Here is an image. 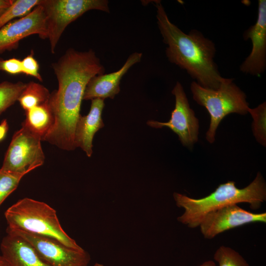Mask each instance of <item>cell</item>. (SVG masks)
Instances as JSON below:
<instances>
[{"mask_svg": "<svg viewBox=\"0 0 266 266\" xmlns=\"http://www.w3.org/2000/svg\"><path fill=\"white\" fill-rule=\"evenodd\" d=\"M26 174L11 172L0 169V206L17 188Z\"/></svg>", "mask_w": 266, "mask_h": 266, "instance_id": "obj_22", "label": "cell"}, {"mask_svg": "<svg viewBox=\"0 0 266 266\" xmlns=\"http://www.w3.org/2000/svg\"><path fill=\"white\" fill-rule=\"evenodd\" d=\"M6 232L0 249L9 266H50L27 241L9 231Z\"/></svg>", "mask_w": 266, "mask_h": 266, "instance_id": "obj_14", "label": "cell"}, {"mask_svg": "<svg viewBox=\"0 0 266 266\" xmlns=\"http://www.w3.org/2000/svg\"><path fill=\"white\" fill-rule=\"evenodd\" d=\"M8 124L6 119L3 120L0 123V141L4 139L8 130Z\"/></svg>", "mask_w": 266, "mask_h": 266, "instance_id": "obj_25", "label": "cell"}, {"mask_svg": "<svg viewBox=\"0 0 266 266\" xmlns=\"http://www.w3.org/2000/svg\"><path fill=\"white\" fill-rule=\"evenodd\" d=\"M51 94L44 86L34 82L27 83L18 101L25 111L48 101Z\"/></svg>", "mask_w": 266, "mask_h": 266, "instance_id": "obj_17", "label": "cell"}, {"mask_svg": "<svg viewBox=\"0 0 266 266\" xmlns=\"http://www.w3.org/2000/svg\"><path fill=\"white\" fill-rule=\"evenodd\" d=\"M176 205L184 209L177 221L190 228L199 226L208 212L233 204L246 202L253 210L259 209L266 200V184L259 172L253 181L246 187L239 189L233 181L220 184L210 195L201 199H193L173 193Z\"/></svg>", "mask_w": 266, "mask_h": 266, "instance_id": "obj_3", "label": "cell"}, {"mask_svg": "<svg viewBox=\"0 0 266 266\" xmlns=\"http://www.w3.org/2000/svg\"><path fill=\"white\" fill-rule=\"evenodd\" d=\"M13 0H0V15L11 4Z\"/></svg>", "mask_w": 266, "mask_h": 266, "instance_id": "obj_26", "label": "cell"}, {"mask_svg": "<svg viewBox=\"0 0 266 266\" xmlns=\"http://www.w3.org/2000/svg\"><path fill=\"white\" fill-rule=\"evenodd\" d=\"M32 34L47 38L46 15L40 3L26 15L0 29V53L16 48L21 40Z\"/></svg>", "mask_w": 266, "mask_h": 266, "instance_id": "obj_11", "label": "cell"}, {"mask_svg": "<svg viewBox=\"0 0 266 266\" xmlns=\"http://www.w3.org/2000/svg\"><path fill=\"white\" fill-rule=\"evenodd\" d=\"M248 112L253 119L252 130L257 140L264 146L266 145V102L260 104L256 108H250Z\"/></svg>", "mask_w": 266, "mask_h": 266, "instance_id": "obj_20", "label": "cell"}, {"mask_svg": "<svg viewBox=\"0 0 266 266\" xmlns=\"http://www.w3.org/2000/svg\"><path fill=\"white\" fill-rule=\"evenodd\" d=\"M190 88L193 99L210 115L206 138L211 143L215 140L216 130L223 118L231 113L246 114L250 109L245 94L232 78H225L217 89L204 88L196 81L191 83Z\"/></svg>", "mask_w": 266, "mask_h": 266, "instance_id": "obj_5", "label": "cell"}, {"mask_svg": "<svg viewBox=\"0 0 266 266\" xmlns=\"http://www.w3.org/2000/svg\"><path fill=\"white\" fill-rule=\"evenodd\" d=\"M93 266H104L103 264L96 263Z\"/></svg>", "mask_w": 266, "mask_h": 266, "instance_id": "obj_29", "label": "cell"}, {"mask_svg": "<svg viewBox=\"0 0 266 266\" xmlns=\"http://www.w3.org/2000/svg\"><path fill=\"white\" fill-rule=\"evenodd\" d=\"M157 24L167 45L168 61L185 70L204 88L217 89L225 78L214 62V43L197 30L186 33L173 24L160 1L155 2Z\"/></svg>", "mask_w": 266, "mask_h": 266, "instance_id": "obj_2", "label": "cell"}, {"mask_svg": "<svg viewBox=\"0 0 266 266\" xmlns=\"http://www.w3.org/2000/svg\"><path fill=\"white\" fill-rule=\"evenodd\" d=\"M21 63L22 73L33 76L40 81H42L39 72V65L33 57V53L25 57L21 60Z\"/></svg>", "mask_w": 266, "mask_h": 266, "instance_id": "obj_23", "label": "cell"}, {"mask_svg": "<svg viewBox=\"0 0 266 266\" xmlns=\"http://www.w3.org/2000/svg\"><path fill=\"white\" fill-rule=\"evenodd\" d=\"M142 56L141 53H133L118 70L92 77L86 86L83 100L114 99L120 92V84L122 77L133 66L140 62Z\"/></svg>", "mask_w": 266, "mask_h": 266, "instance_id": "obj_13", "label": "cell"}, {"mask_svg": "<svg viewBox=\"0 0 266 266\" xmlns=\"http://www.w3.org/2000/svg\"><path fill=\"white\" fill-rule=\"evenodd\" d=\"M25 115L26 118L22 126L43 140L54 123V117L48 101L25 111Z\"/></svg>", "mask_w": 266, "mask_h": 266, "instance_id": "obj_16", "label": "cell"}, {"mask_svg": "<svg viewBox=\"0 0 266 266\" xmlns=\"http://www.w3.org/2000/svg\"><path fill=\"white\" fill-rule=\"evenodd\" d=\"M199 266H216L215 263L211 261H207Z\"/></svg>", "mask_w": 266, "mask_h": 266, "instance_id": "obj_27", "label": "cell"}, {"mask_svg": "<svg viewBox=\"0 0 266 266\" xmlns=\"http://www.w3.org/2000/svg\"><path fill=\"white\" fill-rule=\"evenodd\" d=\"M4 216L8 229L49 237L69 248L83 250L63 230L56 210L44 202L23 198L10 206Z\"/></svg>", "mask_w": 266, "mask_h": 266, "instance_id": "obj_4", "label": "cell"}, {"mask_svg": "<svg viewBox=\"0 0 266 266\" xmlns=\"http://www.w3.org/2000/svg\"><path fill=\"white\" fill-rule=\"evenodd\" d=\"M6 230L27 241L50 266H87L90 262L89 254L84 249L77 250L69 248L59 241L47 236L19 230L7 228Z\"/></svg>", "mask_w": 266, "mask_h": 266, "instance_id": "obj_8", "label": "cell"}, {"mask_svg": "<svg viewBox=\"0 0 266 266\" xmlns=\"http://www.w3.org/2000/svg\"><path fill=\"white\" fill-rule=\"evenodd\" d=\"M41 0H13L11 4L0 15V29L15 18L30 12Z\"/></svg>", "mask_w": 266, "mask_h": 266, "instance_id": "obj_18", "label": "cell"}, {"mask_svg": "<svg viewBox=\"0 0 266 266\" xmlns=\"http://www.w3.org/2000/svg\"><path fill=\"white\" fill-rule=\"evenodd\" d=\"M41 141L39 137L22 126L13 135L0 169L26 174L42 166L45 156Z\"/></svg>", "mask_w": 266, "mask_h": 266, "instance_id": "obj_7", "label": "cell"}, {"mask_svg": "<svg viewBox=\"0 0 266 266\" xmlns=\"http://www.w3.org/2000/svg\"><path fill=\"white\" fill-rule=\"evenodd\" d=\"M90 110L85 116H79L75 125L74 142L76 147H80L87 156L93 153V139L95 134L104 126L102 112L104 107V100H91Z\"/></svg>", "mask_w": 266, "mask_h": 266, "instance_id": "obj_15", "label": "cell"}, {"mask_svg": "<svg viewBox=\"0 0 266 266\" xmlns=\"http://www.w3.org/2000/svg\"><path fill=\"white\" fill-rule=\"evenodd\" d=\"M243 38L251 40L252 48L240 66V70L245 74L259 76L266 68V0H259L257 21L244 32Z\"/></svg>", "mask_w": 266, "mask_h": 266, "instance_id": "obj_12", "label": "cell"}, {"mask_svg": "<svg viewBox=\"0 0 266 266\" xmlns=\"http://www.w3.org/2000/svg\"><path fill=\"white\" fill-rule=\"evenodd\" d=\"M214 259L219 266H249L245 259L230 247L221 246L214 255Z\"/></svg>", "mask_w": 266, "mask_h": 266, "instance_id": "obj_21", "label": "cell"}, {"mask_svg": "<svg viewBox=\"0 0 266 266\" xmlns=\"http://www.w3.org/2000/svg\"><path fill=\"white\" fill-rule=\"evenodd\" d=\"M0 266H9L1 255H0Z\"/></svg>", "mask_w": 266, "mask_h": 266, "instance_id": "obj_28", "label": "cell"}, {"mask_svg": "<svg viewBox=\"0 0 266 266\" xmlns=\"http://www.w3.org/2000/svg\"><path fill=\"white\" fill-rule=\"evenodd\" d=\"M44 8L50 50L56 47L67 26L88 11L110 12L107 0H41Z\"/></svg>", "mask_w": 266, "mask_h": 266, "instance_id": "obj_6", "label": "cell"}, {"mask_svg": "<svg viewBox=\"0 0 266 266\" xmlns=\"http://www.w3.org/2000/svg\"><path fill=\"white\" fill-rule=\"evenodd\" d=\"M172 94L175 96V104L167 122L149 120L147 124L159 129L166 127L177 134L183 145L191 148L198 140L199 120L190 108L182 85L177 81Z\"/></svg>", "mask_w": 266, "mask_h": 266, "instance_id": "obj_9", "label": "cell"}, {"mask_svg": "<svg viewBox=\"0 0 266 266\" xmlns=\"http://www.w3.org/2000/svg\"><path fill=\"white\" fill-rule=\"evenodd\" d=\"M266 223V213H253L233 204L207 213L199 226L204 237L212 239L225 231L250 223Z\"/></svg>", "mask_w": 266, "mask_h": 266, "instance_id": "obj_10", "label": "cell"}, {"mask_svg": "<svg viewBox=\"0 0 266 266\" xmlns=\"http://www.w3.org/2000/svg\"><path fill=\"white\" fill-rule=\"evenodd\" d=\"M0 70L13 75L22 73L21 60L15 58L6 60L1 59Z\"/></svg>", "mask_w": 266, "mask_h": 266, "instance_id": "obj_24", "label": "cell"}, {"mask_svg": "<svg viewBox=\"0 0 266 266\" xmlns=\"http://www.w3.org/2000/svg\"><path fill=\"white\" fill-rule=\"evenodd\" d=\"M27 83L4 81L0 83V115L16 101Z\"/></svg>", "mask_w": 266, "mask_h": 266, "instance_id": "obj_19", "label": "cell"}, {"mask_svg": "<svg viewBox=\"0 0 266 266\" xmlns=\"http://www.w3.org/2000/svg\"><path fill=\"white\" fill-rule=\"evenodd\" d=\"M58 89L51 94L48 102L54 117V125L43 140L65 150L76 147L74 132L80 115L86 86L105 68L93 50L80 52L68 49L53 65Z\"/></svg>", "mask_w": 266, "mask_h": 266, "instance_id": "obj_1", "label": "cell"}]
</instances>
